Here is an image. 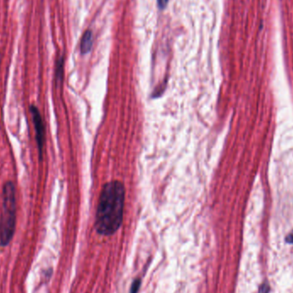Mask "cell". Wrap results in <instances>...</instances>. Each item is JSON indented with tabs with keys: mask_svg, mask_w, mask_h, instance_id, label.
<instances>
[{
	"mask_svg": "<svg viewBox=\"0 0 293 293\" xmlns=\"http://www.w3.org/2000/svg\"><path fill=\"white\" fill-rule=\"evenodd\" d=\"M125 189L118 180L105 184L99 198L95 228L98 233L109 236L119 230L123 222Z\"/></svg>",
	"mask_w": 293,
	"mask_h": 293,
	"instance_id": "obj_1",
	"label": "cell"
},
{
	"mask_svg": "<svg viewBox=\"0 0 293 293\" xmlns=\"http://www.w3.org/2000/svg\"><path fill=\"white\" fill-rule=\"evenodd\" d=\"M16 227L15 187L7 182L3 190V211L0 218V244L6 246L11 242Z\"/></svg>",
	"mask_w": 293,
	"mask_h": 293,
	"instance_id": "obj_2",
	"label": "cell"
},
{
	"mask_svg": "<svg viewBox=\"0 0 293 293\" xmlns=\"http://www.w3.org/2000/svg\"><path fill=\"white\" fill-rule=\"evenodd\" d=\"M30 111H31V114H32L33 122H34V125L36 127V141H37V144H38L39 154L42 158L45 142L44 124H43L42 115L36 107L32 106L30 107Z\"/></svg>",
	"mask_w": 293,
	"mask_h": 293,
	"instance_id": "obj_3",
	"label": "cell"
},
{
	"mask_svg": "<svg viewBox=\"0 0 293 293\" xmlns=\"http://www.w3.org/2000/svg\"><path fill=\"white\" fill-rule=\"evenodd\" d=\"M93 46V35L90 30H87L84 33L82 42H81V52L82 54H86L90 52Z\"/></svg>",
	"mask_w": 293,
	"mask_h": 293,
	"instance_id": "obj_4",
	"label": "cell"
},
{
	"mask_svg": "<svg viewBox=\"0 0 293 293\" xmlns=\"http://www.w3.org/2000/svg\"><path fill=\"white\" fill-rule=\"evenodd\" d=\"M140 285H141V280L140 279H136L132 284L131 289H130V293H137L139 290Z\"/></svg>",
	"mask_w": 293,
	"mask_h": 293,
	"instance_id": "obj_5",
	"label": "cell"
},
{
	"mask_svg": "<svg viewBox=\"0 0 293 293\" xmlns=\"http://www.w3.org/2000/svg\"><path fill=\"white\" fill-rule=\"evenodd\" d=\"M269 284L267 282H264L263 284H260L259 288V293H268L269 292Z\"/></svg>",
	"mask_w": 293,
	"mask_h": 293,
	"instance_id": "obj_6",
	"label": "cell"
},
{
	"mask_svg": "<svg viewBox=\"0 0 293 293\" xmlns=\"http://www.w3.org/2000/svg\"><path fill=\"white\" fill-rule=\"evenodd\" d=\"M168 3V0H158V6L160 9H164Z\"/></svg>",
	"mask_w": 293,
	"mask_h": 293,
	"instance_id": "obj_7",
	"label": "cell"
},
{
	"mask_svg": "<svg viewBox=\"0 0 293 293\" xmlns=\"http://www.w3.org/2000/svg\"><path fill=\"white\" fill-rule=\"evenodd\" d=\"M286 242L290 243H293V232L290 233L287 237H286Z\"/></svg>",
	"mask_w": 293,
	"mask_h": 293,
	"instance_id": "obj_8",
	"label": "cell"
}]
</instances>
